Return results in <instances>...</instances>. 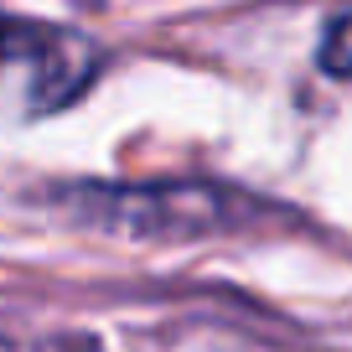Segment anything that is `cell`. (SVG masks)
Listing matches in <instances>:
<instances>
[{
	"label": "cell",
	"mask_w": 352,
	"mask_h": 352,
	"mask_svg": "<svg viewBox=\"0 0 352 352\" xmlns=\"http://www.w3.org/2000/svg\"><path fill=\"white\" fill-rule=\"evenodd\" d=\"M94 73H99V47L88 36L0 11V83H16L26 114L73 104L94 83Z\"/></svg>",
	"instance_id": "cell-1"
},
{
	"label": "cell",
	"mask_w": 352,
	"mask_h": 352,
	"mask_svg": "<svg viewBox=\"0 0 352 352\" xmlns=\"http://www.w3.org/2000/svg\"><path fill=\"white\" fill-rule=\"evenodd\" d=\"M321 67L331 78H352V16H342L321 42Z\"/></svg>",
	"instance_id": "cell-3"
},
{
	"label": "cell",
	"mask_w": 352,
	"mask_h": 352,
	"mask_svg": "<svg viewBox=\"0 0 352 352\" xmlns=\"http://www.w3.org/2000/svg\"><path fill=\"white\" fill-rule=\"evenodd\" d=\"M73 208L124 239H197L208 228L233 223V197L197 182H161V187H78Z\"/></svg>",
	"instance_id": "cell-2"
}]
</instances>
